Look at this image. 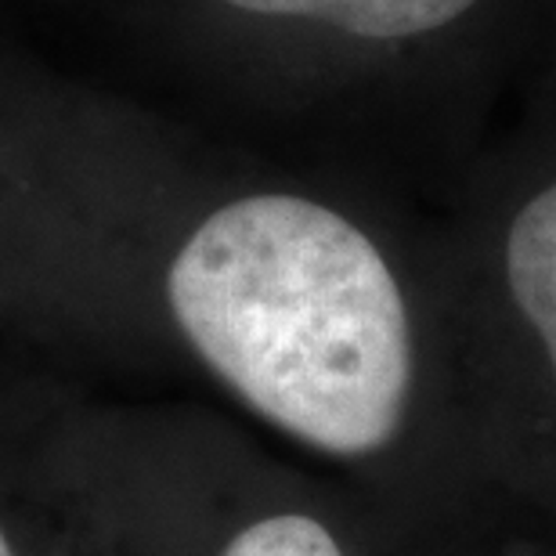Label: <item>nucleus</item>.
<instances>
[{
	"label": "nucleus",
	"mask_w": 556,
	"mask_h": 556,
	"mask_svg": "<svg viewBox=\"0 0 556 556\" xmlns=\"http://www.w3.org/2000/svg\"><path fill=\"white\" fill-rule=\"evenodd\" d=\"M177 326L253 413L332 455L394 438L413 391L408 311L337 210L250 195L210 214L166 275Z\"/></svg>",
	"instance_id": "f257e3e1"
},
{
	"label": "nucleus",
	"mask_w": 556,
	"mask_h": 556,
	"mask_svg": "<svg viewBox=\"0 0 556 556\" xmlns=\"http://www.w3.org/2000/svg\"><path fill=\"white\" fill-rule=\"evenodd\" d=\"M228 4L253 15L318 18L369 40H397L448 26L477 0H228Z\"/></svg>",
	"instance_id": "f03ea898"
},
{
	"label": "nucleus",
	"mask_w": 556,
	"mask_h": 556,
	"mask_svg": "<svg viewBox=\"0 0 556 556\" xmlns=\"http://www.w3.org/2000/svg\"><path fill=\"white\" fill-rule=\"evenodd\" d=\"M506 278L556 369V181L531 199L509 228Z\"/></svg>",
	"instance_id": "7ed1b4c3"
},
{
	"label": "nucleus",
	"mask_w": 556,
	"mask_h": 556,
	"mask_svg": "<svg viewBox=\"0 0 556 556\" xmlns=\"http://www.w3.org/2000/svg\"><path fill=\"white\" fill-rule=\"evenodd\" d=\"M225 556H343L337 539L311 517H268L231 539Z\"/></svg>",
	"instance_id": "20e7f679"
},
{
	"label": "nucleus",
	"mask_w": 556,
	"mask_h": 556,
	"mask_svg": "<svg viewBox=\"0 0 556 556\" xmlns=\"http://www.w3.org/2000/svg\"><path fill=\"white\" fill-rule=\"evenodd\" d=\"M0 556H15V553H11V546H8V539H4V535H0Z\"/></svg>",
	"instance_id": "39448f33"
}]
</instances>
